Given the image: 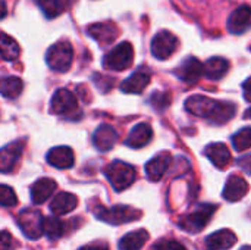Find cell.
<instances>
[{
	"label": "cell",
	"mask_w": 251,
	"mask_h": 250,
	"mask_svg": "<svg viewBox=\"0 0 251 250\" xmlns=\"http://www.w3.org/2000/svg\"><path fill=\"white\" fill-rule=\"evenodd\" d=\"M94 215L100 221H104L107 224L121 225V224L137 221L141 217V211H137V209H134L131 206H124V205H118V206H113V208L97 206L94 209Z\"/></svg>",
	"instance_id": "obj_3"
},
{
	"label": "cell",
	"mask_w": 251,
	"mask_h": 250,
	"mask_svg": "<svg viewBox=\"0 0 251 250\" xmlns=\"http://www.w3.org/2000/svg\"><path fill=\"white\" fill-rule=\"evenodd\" d=\"M104 175L116 192H124L135 181L137 171L132 165L126 162L115 161L104 168Z\"/></svg>",
	"instance_id": "obj_2"
},
{
	"label": "cell",
	"mask_w": 251,
	"mask_h": 250,
	"mask_svg": "<svg viewBox=\"0 0 251 250\" xmlns=\"http://www.w3.org/2000/svg\"><path fill=\"white\" fill-rule=\"evenodd\" d=\"M232 146L237 152H244L251 149V127L241 128L232 136Z\"/></svg>",
	"instance_id": "obj_30"
},
{
	"label": "cell",
	"mask_w": 251,
	"mask_h": 250,
	"mask_svg": "<svg viewBox=\"0 0 251 250\" xmlns=\"http://www.w3.org/2000/svg\"><path fill=\"white\" fill-rule=\"evenodd\" d=\"M72 59H74V49L72 44L66 40L53 44L46 55L47 65L57 72H66L72 65Z\"/></svg>",
	"instance_id": "obj_4"
},
{
	"label": "cell",
	"mask_w": 251,
	"mask_h": 250,
	"mask_svg": "<svg viewBox=\"0 0 251 250\" xmlns=\"http://www.w3.org/2000/svg\"><path fill=\"white\" fill-rule=\"evenodd\" d=\"M134 60V49L132 44L124 41L113 47L103 59V65L110 71H125L132 65Z\"/></svg>",
	"instance_id": "obj_5"
},
{
	"label": "cell",
	"mask_w": 251,
	"mask_h": 250,
	"mask_svg": "<svg viewBox=\"0 0 251 250\" xmlns=\"http://www.w3.org/2000/svg\"><path fill=\"white\" fill-rule=\"evenodd\" d=\"M244 118H246V119H251V108L246 111V113H244Z\"/></svg>",
	"instance_id": "obj_39"
},
{
	"label": "cell",
	"mask_w": 251,
	"mask_h": 250,
	"mask_svg": "<svg viewBox=\"0 0 251 250\" xmlns=\"http://www.w3.org/2000/svg\"><path fill=\"white\" fill-rule=\"evenodd\" d=\"M19 44L16 43V40L10 35H7L6 32L0 31V57L4 60H16L19 57Z\"/></svg>",
	"instance_id": "obj_25"
},
{
	"label": "cell",
	"mask_w": 251,
	"mask_h": 250,
	"mask_svg": "<svg viewBox=\"0 0 251 250\" xmlns=\"http://www.w3.org/2000/svg\"><path fill=\"white\" fill-rule=\"evenodd\" d=\"M35 3L43 10L44 16L49 19L59 16L65 9V4L62 0H35Z\"/></svg>",
	"instance_id": "obj_29"
},
{
	"label": "cell",
	"mask_w": 251,
	"mask_h": 250,
	"mask_svg": "<svg viewBox=\"0 0 251 250\" xmlns=\"http://www.w3.org/2000/svg\"><path fill=\"white\" fill-rule=\"evenodd\" d=\"M18 203V197L13 192L12 187L0 184V206L4 208H12Z\"/></svg>",
	"instance_id": "obj_31"
},
{
	"label": "cell",
	"mask_w": 251,
	"mask_h": 250,
	"mask_svg": "<svg viewBox=\"0 0 251 250\" xmlns=\"http://www.w3.org/2000/svg\"><path fill=\"white\" fill-rule=\"evenodd\" d=\"M24 90L22 80L18 77H1L0 78V94L4 99H16Z\"/></svg>",
	"instance_id": "obj_27"
},
{
	"label": "cell",
	"mask_w": 251,
	"mask_h": 250,
	"mask_svg": "<svg viewBox=\"0 0 251 250\" xmlns=\"http://www.w3.org/2000/svg\"><path fill=\"white\" fill-rule=\"evenodd\" d=\"M185 109L200 118H209L216 124H225L234 118L237 109L231 102H219L206 96H191L185 100Z\"/></svg>",
	"instance_id": "obj_1"
},
{
	"label": "cell",
	"mask_w": 251,
	"mask_h": 250,
	"mask_svg": "<svg viewBox=\"0 0 251 250\" xmlns=\"http://www.w3.org/2000/svg\"><path fill=\"white\" fill-rule=\"evenodd\" d=\"M207 159L219 169H225L231 164V152L224 143H212L204 149Z\"/></svg>",
	"instance_id": "obj_19"
},
{
	"label": "cell",
	"mask_w": 251,
	"mask_h": 250,
	"mask_svg": "<svg viewBox=\"0 0 251 250\" xmlns=\"http://www.w3.org/2000/svg\"><path fill=\"white\" fill-rule=\"evenodd\" d=\"M238 165H240L247 174H251V153L241 156V158L238 159Z\"/></svg>",
	"instance_id": "obj_35"
},
{
	"label": "cell",
	"mask_w": 251,
	"mask_h": 250,
	"mask_svg": "<svg viewBox=\"0 0 251 250\" xmlns=\"http://www.w3.org/2000/svg\"><path fill=\"white\" fill-rule=\"evenodd\" d=\"M47 162L57 169H69L74 167L75 156L71 147L59 146V147H53L47 153Z\"/></svg>",
	"instance_id": "obj_18"
},
{
	"label": "cell",
	"mask_w": 251,
	"mask_h": 250,
	"mask_svg": "<svg viewBox=\"0 0 251 250\" xmlns=\"http://www.w3.org/2000/svg\"><path fill=\"white\" fill-rule=\"evenodd\" d=\"M0 250H15V240L7 231H0Z\"/></svg>",
	"instance_id": "obj_34"
},
{
	"label": "cell",
	"mask_w": 251,
	"mask_h": 250,
	"mask_svg": "<svg viewBox=\"0 0 251 250\" xmlns=\"http://www.w3.org/2000/svg\"><path fill=\"white\" fill-rule=\"evenodd\" d=\"M43 222L44 218L41 212L35 209H25L18 215V225L29 240H38L44 234Z\"/></svg>",
	"instance_id": "obj_7"
},
{
	"label": "cell",
	"mask_w": 251,
	"mask_h": 250,
	"mask_svg": "<svg viewBox=\"0 0 251 250\" xmlns=\"http://www.w3.org/2000/svg\"><path fill=\"white\" fill-rule=\"evenodd\" d=\"M241 250H251V246H244V248H241Z\"/></svg>",
	"instance_id": "obj_40"
},
{
	"label": "cell",
	"mask_w": 251,
	"mask_h": 250,
	"mask_svg": "<svg viewBox=\"0 0 251 250\" xmlns=\"http://www.w3.org/2000/svg\"><path fill=\"white\" fill-rule=\"evenodd\" d=\"M243 91H244V99L251 103V78H249L247 81H244V84H243Z\"/></svg>",
	"instance_id": "obj_36"
},
{
	"label": "cell",
	"mask_w": 251,
	"mask_h": 250,
	"mask_svg": "<svg viewBox=\"0 0 251 250\" xmlns=\"http://www.w3.org/2000/svg\"><path fill=\"white\" fill-rule=\"evenodd\" d=\"M151 139H153V130H151L150 124L140 122L131 130L129 136L125 140V144L132 149H141V147L147 146L151 141Z\"/></svg>",
	"instance_id": "obj_17"
},
{
	"label": "cell",
	"mask_w": 251,
	"mask_h": 250,
	"mask_svg": "<svg viewBox=\"0 0 251 250\" xmlns=\"http://www.w3.org/2000/svg\"><path fill=\"white\" fill-rule=\"evenodd\" d=\"M57 184L54 180L51 178H40L34 183V186L31 187V200L35 205H41L44 203L56 190Z\"/></svg>",
	"instance_id": "obj_21"
},
{
	"label": "cell",
	"mask_w": 251,
	"mask_h": 250,
	"mask_svg": "<svg viewBox=\"0 0 251 250\" xmlns=\"http://www.w3.org/2000/svg\"><path fill=\"white\" fill-rule=\"evenodd\" d=\"M150 80H151L150 71L140 68L131 77H128L125 81H122L121 90L124 93H128V94H140L150 84Z\"/></svg>",
	"instance_id": "obj_13"
},
{
	"label": "cell",
	"mask_w": 251,
	"mask_h": 250,
	"mask_svg": "<svg viewBox=\"0 0 251 250\" xmlns=\"http://www.w3.org/2000/svg\"><path fill=\"white\" fill-rule=\"evenodd\" d=\"M87 32L100 46H109L116 40L119 29L116 28V25L113 22H99V24L90 25L87 28Z\"/></svg>",
	"instance_id": "obj_11"
},
{
	"label": "cell",
	"mask_w": 251,
	"mask_h": 250,
	"mask_svg": "<svg viewBox=\"0 0 251 250\" xmlns=\"http://www.w3.org/2000/svg\"><path fill=\"white\" fill-rule=\"evenodd\" d=\"M24 147H25V143L22 140H16L0 149V172L7 174L13 171L15 165L22 156Z\"/></svg>",
	"instance_id": "obj_10"
},
{
	"label": "cell",
	"mask_w": 251,
	"mask_h": 250,
	"mask_svg": "<svg viewBox=\"0 0 251 250\" xmlns=\"http://www.w3.org/2000/svg\"><path fill=\"white\" fill-rule=\"evenodd\" d=\"M51 112L56 115H72L74 112H78V102L76 97L66 88L57 90L51 97Z\"/></svg>",
	"instance_id": "obj_9"
},
{
	"label": "cell",
	"mask_w": 251,
	"mask_h": 250,
	"mask_svg": "<svg viewBox=\"0 0 251 250\" xmlns=\"http://www.w3.org/2000/svg\"><path fill=\"white\" fill-rule=\"evenodd\" d=\"M150 250H187V248L175 240H160L159 243L153 245Z\"/></svg>",
	"instance_id": "obj_33"
},
{
	"label": "cell",
	"mask_w": 251,
	"mask_h": 250,
	"mask_svg": "<svg viewBox=\"0 0 251 250\" xmlns=\"http://www.w3.org/2000/svg\"><path fill=\"white\" fill-rule=\"evenodd\" d=\"M175 75L187 84H196L203 75V63L197 57L190 56L175 69Z\"/></svg>",
	"instance_id": "obj_12"
},
{
	"label": "cell",
	"mask_w": 251,
	"mask_h": 250,
	"mask_svg": "<svg viewBox=\"0 0 251 250\" xmlns=\"http://www.w3.org/2000/svg\"><path fill=\"white\" fill-rule=\"evenodd\" d=\"M176 47L178 38L169 31H160L151 40V55L159 60H165L172 56Z\"/></svg>",
	"instance_id": "obj_8"
},
{
	"label": "cell",
	"mask_w": 251,
	"mask_h": 250,
	"mask_svg": "<svg viewBox=\"0 0 251 250\" xmlns=\"http://www.w3.org/2000/svg\"><path fill=\"white\" fill-rule=\"evenodd\" d=\"M172 162V156L168 152H162L159 155H156L153 159H150L146 165V174L147 178L150 181H159L162 180V177L166 174L168 168L171 167Z\"/></svg>",
	"instance_id": "obj_14"
},
{
	"label": "cell",
	"mask_w": 251,
	"mask_h": 250,
	"mask_svg": "<svg viewBox=\"0 0 251 250\" xmlns=\"http://www.w3.org/2000/svg\"><path fill=\"white\" fill-rule=\"evenodd\" d=\"M171 100H172L171 94L162 93V91H156V93H153L151 97H150V103H151V106H153L156 111H163V109H166V108L171 105Z\"/></svg>",
	"instance_id": "obj_32"
},
{
	"label": "cell",
	"mask_w": 251,
	"mask_h": 250,
	"mask_svg": "<svg viewBox=\"0 0 251 250\" xmlns=\"http://www.w3.org/2000/svg\"><path fill=\"white\" fill-rule=\"evenodd\" d=\"M79 250H109V246L106 243H94V245H88L84 246Z\"/></svg>",
	"instance_id": "obj_37"
},
{
	"label": "cell",
	"mask_w": 251,
	"mask_h": 250,
	"mask_svg": "<svg viewBox=\"0 0 251 250\" xmlns=\"http://www.w3.org/2000/svg\"><path fill=\"white\" fill-rule=\"evenodd\" d=\"M216 209L218 206L215 205H201L191 214L182 217V220L179 221V227L187 233H200L209 224Z\"/></svg>",
	"instance_id": "obj_6"
},
{
	"label": "cell",
	"mask_w": 251,
	"mask_h": 250,
	"mask_svg": "<svg viewBox=\"0 0 251 250\" xmlns=\"http://www.w3.org/2000/svg\"><path fill=\"white\" fill-rule=\"evenodd\" d=\"M43 231L50 240H57L65 234L66 224L60 221L57 217H47L44 218V222H43Z\"/></svg>",
	"instance_id": "obj_28"
},
{
	"label": "cell",
	"mask_w": 251,
	"mask_h": 250,
	"mask_svg": "<svg viewBox=\"0 0 251 250\" xmlns=\"http://www.w3.org/2000/svg\"><path fill=\"white\" fill-rule=\"evenodd\" d=\"M235 243H237V236L231 230L216 231L206 239V248L209 250L231 249Z\"/></svg>",
	"instance_id": "obj_22"
},
{
	"label": "cell",
	"mask_w": 251,
	"mask_h": 250,
	"mask_svg": "<svg viewBox=\"0 0 251 250\" xmlns=\"http://www.w3.org/2000/svg\"><path fill=\"white\" fill-rule=\"evenodd\" d=\"M76 205H78V199H76L75 194L62 192L57 196H54V199L51 200L50 211L57 217L59 215H66V214L72 212L76 208Z\"/></svg>",
	"instance_id": "obj_23"
},
{
	"label": "cell",
	"mask_w": 251,
	"mask_h": 250,
	"mask_svg": "<svg viewBox=\"0 0 251 250\" xmlns=\"http://www.w3.org/2000/svg\"><path fill=\"white\" fill-rule=\"evenodd\" d=\"M149 240V233L146 230H137L124 236L119 242V250H140Z\"/></svg>",
	"instance_id": "obj_26"
},
{
	"label": "cell",
	"mask_w": 251,
	"mask_h": 250,
	"mask_svg": "<svg viewBox=\"0 0 251 250\" xmlns=\"http://www.w3.org/2000/svg\"><path fill=\"white\" fill-rule=\"evenodd\" d=\"M7 15V6L3 0H0V19H3Z\"/></svg>",
	"instance_id": "obj_38"
},
{
	"label": "cell",
	"mask_w": 251,
	"mask_h": 250,
	"mask_svg": "<svg viewBox=\"0 0 251 250\" xmlns=\"http://www.w3.org/2000/svg\"><path fill=\"white\" fill-rule=\"evenodd\" d=\"M229 71V60L225 57H210L203 65V75L209 80H221Z\"/></svg>",
	"instance_id": "obj_24"
},
{
	"label": "cell",
	"mask_w": 251,
	"mask_h": 250,
	"mask_svg": "<svg viewBox=\"0 0 251 250\" xmlns=\"http://www.w3.org/2000/svg\"><path fill=\"white\" fill-rule=\"evenodd\" d=\"M116 140H118V134H116L115 128L107 124H101L93 136V143H94L96 149L100 152L110 150L115 146Z\"/></svg>",
	"instance_id": "obj_20"
},
{
	"label": "cell",
	"mask_w": 251,
	"mask_h": 250,
	"mask_svg": "<svg viewBox=\"0 0 251 250\" xmlns=\"http://www.w3.org/2000/svg\"><path fill=\"white\" fill-rule=\"evenodd\" d=\"M249 190H250L249 183H247L243 177L234 174V175H231V177L228 178L222 196H224L225 200L234 203V202L241 200V199L249 193Z\"/></svg>",
	"instance_id": "obj_16"
},
{
	"label": "cell",
	"mask_w": 251,
	"mask_h": 250,
	"mask_svg": "<svg viewBox=\"0 0 251 250\" xmlns=\"http://www.w3.org/2000/svg\"><path fill=\"white\" fill-rule=\"evenodd\" d=\"M251 27V7L247 4H243L237 7L229 19H228V29L232 34H243Z\"/></svg>",
	"instance_id": "obj_15"
}]
</instances>
